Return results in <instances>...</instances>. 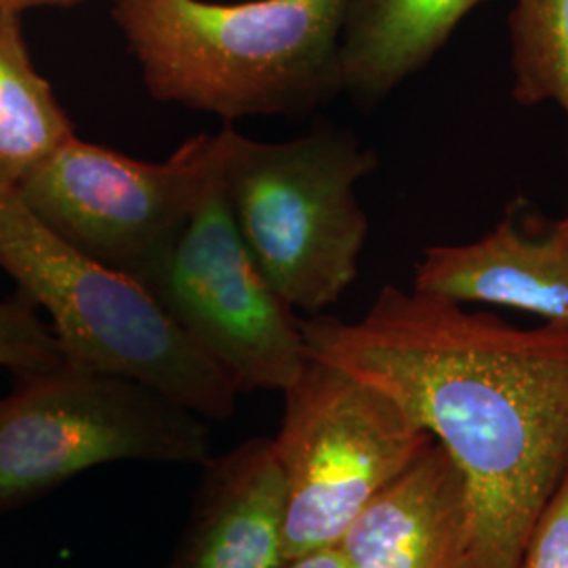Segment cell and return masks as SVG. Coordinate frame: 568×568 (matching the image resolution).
Segmentation results:
<instances>
[{"label":"cell","mask_w":568,"mask_h":568,"mask_svg":"<svg viewBox=\"0 0 568 568\" xmlns=\"http://www.w3.org/2000/svg\"><path fill=\"white\" fill-rule=\"evenodd\" d=\"M310 358L384 392L459 467L474 568H516L568 469V328H518L384 286L365 316L300 321Z\"/></svg>","instance_id":"1"},{"label":"cell","mask_w":568,"mask_h":568,"mask_svg":"<svg viewBox=\"0 0 568 568\" xmlns=\"http://www.w3.org/2000/svg\"><path fill=\"white\" fill-rule=\"evenodd\" d=\"M284 394L272 450L284 485L286 560L337 548L363 509L436 440L384 392L310 358Z\"/></svg>","instance_id":"6"},{"label":"cell","mask_w":568,"mask_h":568,"mask_svg":"<svg viewBox=\"0 0 568 568\" xmlns=\"http://www.w3.org/2000/svg\"><path fill=\"white\" fill-rule=\"evenodd\" d=\"M166 568H284V485L272 438L257 436L204 464Z\"/></svg>","instance_id":"11"},{"label":"cell","mask_w":568,"mask_h":568,"mask_svg":"<svg viewBox=\"0 0 568 568\" xmlns=\"http://www.w3.org/2000/svg\"><path fill=\"white\" fill-rule=\"evenodd\" d=\"M34 310L21 295L18 300H0V366L16 377L39 375L65 365L58 337Z\"/></svg>","instance_id":"15"},{"label":"cell","mask_w":568,"mask_h":568,"mask_svg":"<svg viewBox=\"0 0 568 568\" xmlns=\"http://www.w3.org/2000/svg\"><path fill=\"white\" fill-rule=\"evenodd\" d=\"M413 288L453 304L520 310L568 328V230L541 225L523 199L480 241L427 246Z\"/></svg>","instance_id":"9"},{"label":"cell","mask_w":568,"mask_h":568,"mask_svg":"<svg viewBox=\"0 0 568 568\" xmlns=\"http://www.w3.org/2000/svg\"><path fill=\"white\" fill-rule=\"evenodd\" d=\"M77 135L34 68L18 13L0 11V182L18 187Z\"/></svg>","instance_id":"13"},{"label":"cell","mask_w":568,"mask_h":568,"mask_svg":"<svg viewBox=\"0 0 568 568\" xmlns=\"http://www.w3.org/2000/svg\"><path fill=\"white\" fill-rule=\"evenodd\" d=\"M84 0H0V11L18 13L32 11V9H72L79 7Z\"/></svg>","instance_id":"18"},{"label":"cell","mask_w":568,"mask_h":568,"mask_svg":"<svg viewBox=\"0 0 568 568\" xmlns=\"http://www.w3.org/2000/svg\"><path fill=\"white\" fill-rule=\"evenodd\" d=\"M220 159L201 133L161 163L74 135L16 187L63 241L138 283L178 243Z\"/></svg>","instance_id":"8"},{"label":"cell","mask_w":568,"mask_h":568,"mask_svg":"<svg viewBox=\"0 0 568 568\" xmlns=\"http://www.w3.org/2000/svg\"><path fill=\"white\" fill-rule=\"evenodd\" d=\"M211 429L154 387L79 366L18 377L0 398V511L116 462L204 466Z\"/></svg>","instance_id":"5"},{"label":"cell","mask_w":568,"mask_h":568,"mask_svg":"<svg viewBox=\"0 0 568 568\" xmlns=\"http://www.w3.org/2000/svg\"><path fill=\"white\" fill-rule=\"evenodd\" d=\"M485 0H352L339 63L344 91L373 108L447 44L459 21Z\"/></svg>","instance_id":"12"},{"label":"cell","mask_w":568,"mask_h":568,"mask_svg":"<svg viewBox=\"0 0 568 568\" xmlns=\"http://www.w3.org/2000/svg\"><path fill=\"white\" fill-rule=\"evenodd\" d=\"M560 224H562V227H565V230H568V211H567V215H565V217H562V220H560Z\"/></svg>","instance_id":"19"},{"label":"cell","mask_w":568,"mask_h":568,"mask_svg":"<svg viewBox=\"0 0 568 568\" xmlns=\"http://www.w3.org/2000/svg\"><path fill=\"white\" fill-rule=\"evenodd\" d=\"M349 568H474L466 480L434 443L382 490L337 544Z\"/></svg>","instance_id":"10"},{"label":"cell","mask_w":568,"mask_h":568,"mask_svg":"<svg viewBox=\"0 0 568 568\" xmlns=\"http://www.w3.org/2000/svg\"><path fill=\"white\" fill-rule=\"evenodd\" d=\"M516 568H568V469L541 509Z\"/></svg>","instance_id":"16"},{"label":"cell","mask_w":568,"mask_h":568,"mask_svg":"<svg viewBox=\"0 0 568 568\" xmlns=\"http://www.w3.org/2000/svg\"><path fill=\"white\" fill-rule=\"evenodd\" d=\"M352 0H114L112 20L154 100L225 122L302 116L344 93Z\"/></svg>","instance_id":"2"},{"label":"cell","mask_w":568,"mask_h":568,"mask_svg":"<svg viewBox=\"0 0 568 568\" xmlns=\"http://www.w3.org/2000/svg\"><path fill=\"white\" fill-rule=\"evenodd\" d=\"M140 284L241 392L293 386L310 361L300 318L236 230L220 159L182 236Z\"/></svg>","instance_id":"7"},{"label":"cell","mask_w":568,"mask_h":568,"mask_svg":"<svg viewBox=\"0 0 568 568\" xmlns=\"http://www.w3.org/2000/svg\"><path fill=\"white\" fill-rule=\"evenodd\" d=\"M511 98L554 102L568 122V0H516L509 16Z\"/></svg>","instance_id":"14"},{"label":"cell","mask_w":568,"mask_h":568,"mask_svg":"<svg viewBox=\"0 0 568 568\" xmlns=\"http://www.w3.org/2000/svg\"><path fill=\"white\" fill-rule=\"evenodd\" d=\"M284 568H349L345 565L344 556L337 548L316 549L304 556H297L286 562Z\"/></svg>","instance_id":"17"},{"label":"cell","mask_w":568,"mask_h":568,"mask_svg":"<svg viewBox=\"0 0 568 568\" xmlns=\"http://www.w3.org/2000/svg\"><path fill=\"white\" fill-rule=\"evenodd\" d=\"M217 135L225 199L265 281L312 316L339 302L368 236L356 185L377 169V154L333 124L288 142H257L232 124Z\"/></svg>","instance_id":"4"},{"label":"cell","mask_w":568,"mask_h":568,"mask_svg":"<svg viewBox=\"0 0 568 568\" xmlns=\"http://www.w3.org/2000/svg\"><path fill=\"white\" fill-rule=\"evenodd\" d=\"M0 270L51 318L65 363L154 387L206 422H227L239 389L135 278L63 241L0 182Z\"/></svg>","instance_id":"3"}]
</instances>
